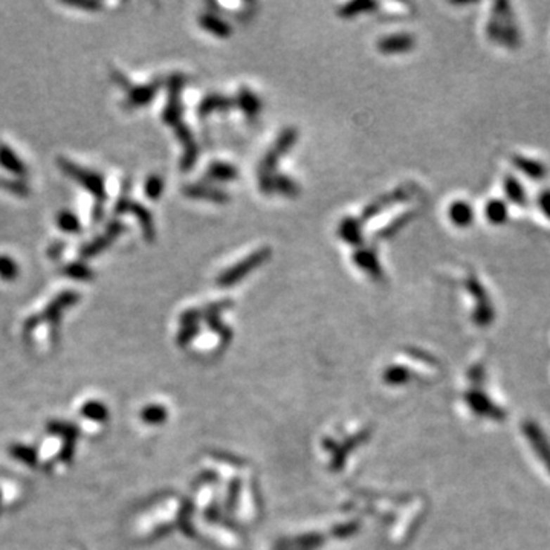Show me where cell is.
Returning a JSON list of instances; mask_svg holds the SVG:
<instances>
[{"instance_id": "cell-1", "label": "cell", "mask_w": 550, "mask_h": 550, "mask_svg": "<svg viewBox=\"0 0 550 550\" xmlns=\"http://www.w3.org/2000/svg\"><path fill=\"white\" fill-rule=\"evenodd\" d=\"M297 141V130L295 129H286L279 136V139L275 141L274 147L266 153L263 162L260 164V170H259V182H260V190L266 194L274 193V176L272 172L275 165H277L280 156L285 155L288 150L295 144Z\"/></svg>"}, {"instance_id": "cell-2", "label": "cell", "mask_w": 550, "mask_h": 550, "mask_svg": "<svg viewBox=\"0 0 550 550\" xmlns=\"http://www.w3.org/2000/svg\"><path fill=\"white\" fill-rule=\"evenodd\" d=\"M271 257V250L269 248H262V250L252 252L250 257L236 263L231 268L226 269L225 272H222L217 277V285L222 288H229L236 285V283L245 279L246 275H250L255 268H259L266 260Z\"/></svg>"}, {"instance_id": "cell-3", "label": "cell", "mask_w": 550, "mask_h": 550, "mask_svg": "<svg viewBox=\"0 0 550 550\" xmlns=\"http://www.w3.org/2000/svg\"><path fill=\"white\" fill-rule=\"evenodd\" d=\"M414 46V39L410 34H392L378 41V49L383 54H402Z\"/></svg>"}, {"instance_id": "cell-4", "label": "cell", "mask_w": 550, "mask_h": 550, "mask_svg": "<svg viewBox=\"0 0 550 550\" xmlns=\"http://www.w3.org/2000/svg\"><path fill=\"white\" fill-rule=\"evenodd\" d=\"M448 219L457 228H468L474 222V208L466 200H454L448 208Z\"/></svg>"}, {"instance_id": "cell-5", "label": "cell", "mask_w": 550, "mask_h": 550, "mask_svg": "<svg viewBox=\"0 0 550 550\" xmlns=\"http://www.w3.org/2000/svg\"><path fill=\"white\" fill-rule=\"evenodd\" d=\"M353 262L357 263L362 271H366L370 277H373V279L383 277V268H380L378 257L373 251L369 250V248H364V250H359V251L354 252Z\"/></svg>"}, {"instance_id": "cell-6", "label": "cell", "mask_w": 550, "mask_h": 550, "mask_svg": "<svg viewBox=\"0 0 550 550\" xmlns=\"http://www.w3.org/2000/svg\"><path fill=\"white\" fill-rule=\"evenodd\" d=\"M405 199H407V194H405L404 190H396V191H393V193H390V194H387V196L375 200L373 203H371V205H369L366 210H364V212H362V219L366 220V219L375 217L376 215H379L380 211L385 210L388 205H395V203L402 202V200H405Z\"/></svg>"}, {"instance_id": "cell-7", "label": "cell", "mask_w": 550, "mask_h": 550, "mask_svg": "<svg viewBox=\"0 0 550 550\" xmlns=\"http://www.w3.org/2000/svg\"><path fill=\"white\" fill-rule=\"evenodd\" d=\"M338 233L343 241L350 243L352 246L362 245V228H361V222L358 219H353V217L344 219L341 222Z\"/></svg>"}, {"instance_id": "cell-8", "label": "cell", "mask_w": 550, "mask_h": 550, "mask_svg": "<svg viewBox=\"0 0 550 550\" xmlns=\"http://www.w3.org/2000/svg\"><path fill=\"white\" fill-rule=\"evenodd\" d=\"M237 105L242 109V112L250 120H254L255 117H259L260 108H262L259 96H255L248 87H242L241 91H238Z\"/></svg>"}, {"instance_id": "cell-9", "label": "cell", "mask_w": 550, "mask_h": 550, "mask_svg": "<svg viewBox=\"0 0 550 550\" xmlns=\"http://www.w3.org/2000/svg\"><path fill=\"white\" fill-rule=\"evenodd\" d=\"M185 193H187L188 198H194V199H205V200H211V202H217V203H222V202H226L228 200V194L220 191L217 188H212V187H208V185H190V187L185 188Z\"/></svg>"}, {"instance_id": "cell-10", "label": "cell", "mask_w": 550, "mask_h": 550, "mask_svg": "<svg viewBox=\"0 0 550 550\" xmlns=\"http://www.w3.org/2000/svg\"><path fill=\"white\" fill-rule=\"evenodd\" d=\"M485 216L487 222L492 225H504L509 217L508 205L503 200L492 199L486 203L485 207Z\"/></svg>"}, {"instance_id": "cell-11", "label": "cell", "mask_w": 550, "mask_h": 550, "mask_svg": "<svg viewBox=\"0 0 550 550\" xmlns=\"http://www.w3.org/2000/svg\"><path fill=\"white\" fill-rule=\"evenodd\" d=\"M233 105V101L226 98V96L220 95H208L202 100L199 104V115L200 117H207V115L219 110H226Z\"/></svg>"}, {"instance_id": "cell-12", "label": "cell", "mask_w": 550, "mask_h": 550, "mask_svg": "<svg viewBox=\"0 0 550 550\" xmlns=\"http://www.w3.org/2000/svg\"><path fill=\"white\" fill-rule=\"evenodd\" d=\"M200 26L205 31L215 34V35H217V37H222V39H225V37H228L229 34H231V28H229V25L215 14L202 15Z\"/></svg>"}, {"instance_id": "cell-13", "label": "cell", "mask_w": 550, "mask_h": 550, "mask_svg": "<svg viewBox=\"0 0 550 550\" xmlns=\"http://www.w3.org/2000/svg\"><path fill=\"white\" fill-rule=\"evenodd\" d=\"M237 174H238L237 168L226 162H212L207 170V176L211 181H216V182L233 181L236 179Z\"/></svg>"}, {"instance_id": "cell-14", "label": "cell", "mask_w": 550, "mask_h": 550, "mask_svg": "<svg viewBox=\"0 0 550 550\" xmlns=\"http://www.w3.org/2000/svg\"><path fill=\"white\" fill-rule=\"evenodd\" d=\"M156 92V84H148L146 87H130L129 89V103L132 105H143L152 101Z\"/></svg>"}, {"instance_id": "cell-15", "label": "cell", "mask_w": 550, "mask_h": 550, "mask_svg": "<svg viewBox=\"0 0 550 550\" xmlns=\"http://www.w3.org/2000/svg\"><path fill=\"white\" fill-rule=\"evenodd\" d=\"M378 5L375 2H366V0H357V2H350L347 5H344L340 10V17H344V19H352V17L358 15L361 13H369L373 11Z\"/></svg>"}, {"instance_id": "cell-16", "label": "cell", "mask_w": 550, "mask_h": 550, "mask_svg": "<svg viewBox=\"0 0 550 550\" xmlns=\"http://www.w3.org/2000/svg\"><path fill=\"white\" fill-rule=\"evenodd\" d=\"M274 191H280L288 198H295L298 194V185L286 176H274Z\"/></svg>"}, {"instance_id": "cell-17", "label": "cell", "mask_w": 550, "mask_h": 550, "mask_svg": "<svg viewBox=\"0 0 550 550\" xmlns=\"http://www.w3.org/2000/svg\"><path fill=\"white\" fill-rule=\"evenodd\" d=\"M411 219H413V212H405V215L399 216L396 220L392 222V224L387 225V226L383 229V231H380V234H378V236H379L380 238H388V237H392V236H395L396 233L401 231V229H402Z\"/></svg>"}, {"instance_id": "cell-18", "label": "cell", "mask_w": 550, "mask_h": 550, "mask_svg": "<svg viewBox=\"0 0 550 550\" xmlns=\"http://www.w3.org/2000/svg\"><path fill=\"white\" fill-rule=\"evenodd\" d=\"M162 190H164V182L161 177L159 176L148 177V181L146 182V194L150 199L161 198Z\"/></svg>"}, {"instance_id": "cell-19", "label": "cell", "mask_w": 550, "mask_h": 550, "mask_svg": "<svg viewBox=\"0 0 550 550\" xmlns=\"http://www.w3.org/2000/svg\"><path fill=\"white\" fill-rule=\"evenodd\" d=\"M539 203H541V210L546 212L547 217H550V190L541 194Z\"/></svg>"}, {"instance_id": "cell-20", "label": "cell", "mask_w": 550, "mask_h": 550, "mask_svg": "<svg viewBox=\"0 0 550 550\" xmlns=\"http://www.w3.org/2000/svg\"><path fill=\"white\" fill-rule=\"evenodd\" d=\"M60 226L63 228H69L72 229L75 226V219L72 216H68V215H63L60 217Z\"/></svg>"}]
</instances>
